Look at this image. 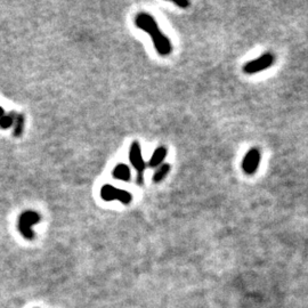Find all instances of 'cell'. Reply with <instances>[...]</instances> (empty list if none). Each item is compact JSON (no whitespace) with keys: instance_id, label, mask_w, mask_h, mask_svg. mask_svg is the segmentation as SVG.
<instances>
[{"instance_id":"cell-10","label":"cell","mask_w":308,"mask_h":308,"mask_svg":"<svg viewBox=\"0 0 308 308\" xmlns=\"http://www.w3.org/2000/svg\"><path fill=\"white\" fill-rule=\"evenodd\" d=\"M171 166L169 163H162L161 166L157 167V169L155 170V173L153 175V181L155 184H159L162 181L164 178L167 177V175L170 173Z\"/></svg>"},{"instance_id":"cell-12","label":"cell","mask_w":308,"mask_h":308,"mask_svg":"<svg viewBox=\"0 0 308 308\" xmlns=\"http://www.w3.org/2000/svg\"><path fill=\"white\" fill-rule=\"evenodd\" d=\"M174 3L178 7H180V8H187V7H190V1H187V0H178V1H174Z\"/></svg>"},{"instance_id":"cell-11","label":"cell","mask_w":308,"mask_h":308,"mask_svg":"<svg viewBox=\"0 0 308 308\" xmlns=\"http://www.w3.org/2000/svg\"><path fill=\"white\" fill-rule=\"evenodd\" d=\"M17 113L14 111H10L9 113H5L2 117H0V128L6 130V129H9L14 125V121H15Z\"/></svg>"},{"instance_id":"cell-9","label":"cell","mask_w":308,"mask_h":308,"mask_svg":"<svg viewBox=\"0 0 308 308\" xmlns=\"http://www.w3.org/2000/svg\"><path fill=\"white\" fill-rule=\"evenodd\" d=\"M13 126V136L14 137H21L24 132V127H26V115L23 113H17Z\"/></svg>"},{"instance_id":"cell-6","label":"cell","mask_w":308,"mask_h":308,"mask_svg":"<svg viewBox=\"0 0 308 308\" xmlns=\"http://www.w3.org/2000/svg\"><path fill=\"white\" fill-rule=\"evenodd\" d=\"M260 161H261L260 150L257 148H253L247 152L246 155H244L242 163H241V168H242L244 174L253 176V175L256 174V171L258 170Z\"/></svg>"},{"instance_id":"cell-8","label":"cell","mask_w":308,"mask_h":308,"mask_svg":"<svg viewBox=\"0 0 308 308\" xmlns=\"http://www.w3.org/2000/svg\"><path fill=\"white\" fill-rule=\"evenodd\" d=\"M112 177L119 180L129 181L131 180L130 168L125 163H119L114 167V169L112 170Z\"/></svg>"},{"instance_id":"cell-1","label":"cell","mask_w":308,"mask_h":308,"mask_svg":"<svg viewBox=\"0 0 308 308\" xmlns=\"http://www.w3.org/2000/svg\"><path fill=\"white\" fill-rule=\"evenodd\" d=\"M135 24L138 29L149 33L152 38L154 48L160 56H168L173 52V44L169 38L157 26L156 21L148 13H139L135 17Z\"/></svg>"},{"instance_id":"cell-13","label":"cell","mask_w":308,"mask_h":308,"mask_svg":"<svg viewBox=\"0 0 308 308\" xmlns=\"http://www.w3.org/2000/svg\"><path fill=\"white\" fill-rule=\"evenodd\" d=\"M3 114H5V110H3V108L0 106V117H2Z\"/></svg>"},{"instance_id":"cell-5","label":"cell","mask_w":308,"mask_h":308,"mask_svg":"<svg viewBox=\"0 0 308 308\" xmlns=\"http://www.w3.org/2000/svg\"><path fill=\"white\" fill-rule=\"evenodd\" d=\"M101 198L106 202L118 200L125 205H130L132 201V194L130 193V192H128L126 190H121V188L114 187L108 184L104 185V186L101 188Z\"/></svg>"},{"instance_id":"cell-2","label":"cell","mask_w":308,"mask_h":308,"mask_svg":"<svg viewBox=\"0 0 308 308\" xmlns=\"http://www.w3.org/2000/svg\"><path fill=\"white\" fill-rule=\"evenodd\" d=\"M40 220L41 216L37 211H33V210H26V211L21 213L19 218V225H17L21 235L26 240H33L34 236H36V233H34L32 227L36 224L40 223Z\"/></svg>"},{"instance_id":"cell-7","label":"cell","mask_w":308,"mask_h":308,"mask_svg":"<svg viewBox=\"0 0 308 308\" xmlns=\"http://www.w3.org/2000/svg\"><path fill=\"white\" fill-rule=\"evenodd\" d=\"M168 154V149L166 148L164 145H160L157 146V148L155 149V151L153 152L151 159H150V161L148 162V166L150 168H156L161 166V164L163 163L164 159H166Z\"/></svg>"},{"instance_id":"cell-3","label":"cell","mask_w":308,"mask_h":308,"mask_svg":"<svg viewBox=\"0 0 308 308\" xmlns=\"http://www.w3.org/2000/svg\"><path fill=\"white\" fill-rule=\"evenodd\" d=\"M129 161H130L131 166L135 168L137 171V178H136V183L139 186L144 185V171L146 168V163L142 156V150L141 145L137 141H134L131 143L130 149H129Z\"/></svg>"},{"instance_id":"cell-4","label":"cell","mask_w":308,"mask_h":308,"mask_svg":"<svg viewBox=\"0 0 308 308\" xmlns=\"http://www.w3.org/2000/svg\"><path fill=\"white\" fill-rule=\"evenodd\" d=\"M275 62V56L273 52L267 51L259 56L258 58L247 62L243 65V72L246 75H256L258 72L265 71L266 69L271 68Z\"/></svg>"}]
</instances>
